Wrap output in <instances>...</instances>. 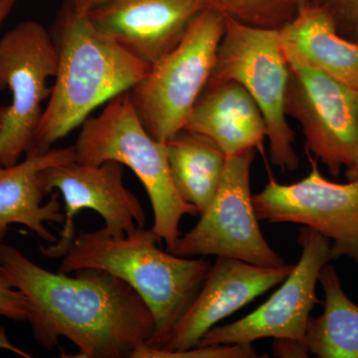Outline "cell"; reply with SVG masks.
<instances>
[{"label": "cell", "mask_w": 358, "mask_h": 358, "mask_svg": "<svg viewBox=\"0 0 358 358\" xmlns=\"http://www.w3.org/2000/svg\"><path fill=\"white\" fill-rule=\"evenodd\" d=\"M81 1L89 10H91V9L95 8L96 6H102V4L106 3L109 0H81Z\"/></svg>", "instance_id": "27"}, {"label": "cell", "mask_w": 358, "mask_h": 358, "mask_svg": "<svg viewBox=\"0 0 358 358\" xmlns=\"http://www.w3.org/2000/svg\"><path fill=\"white\" fill-rule=\"evenodd\" d=\"M299 11L303 10L306 7L310 6L313 0H296Z\"/></svg>", "instance_id": "28"}, {"label": "cell", "mask_w": 358, "mask_h": 358, "mask_svg": "<svg viewBox=\"0 0 358 358\" xmlns=\"http://www.w3.org/2000/svg\"><path fill=\"white\" fill-rule=\"evenodd\" d=\"M310 171L300 181L282 185L270 178L253 195L259 220L301 224L331 241V260L346 257L358 265V179L338 183L322 176L307 152Z\"/></svg>", "instance_id": "10"}, {"label": "cell", "mask_w": 358, "mask_h": 358, "mask_svg": "<svg viewBox=\"0 0 358 358\" xmlns=\"http://www.w3.org/2000/svg\"><path fill=\"white\" fill-rule=\"evenodd\" d=\"M76 162L100 166L115 160L129 167L145 188L154 211L152 231L167 251L176 245L185 215H199L174 187L166 143L155 140L141 124L129 91L110 99L103 112L82 124L74 145Z\"/></svg>", "instance_id": "4"}, {"label": "cell", "mask_w": 358, "mask_h": 358, "mask_svg": "<svg viewBox=\"0 0 358 358\" xmlns=\"http://www.w3.org/2000/svg\"><path fill=\"white\" fill-rule=\"evenodd\" d=\"M58 53L50 32L41 23L27 20L0 39V91L8 89L10 105L0 107V164H18L31 150L56 76Z\"/></svg>", "instance_id": "7"}, {"label": "cell", "mask_w": 358, "mask_h": 358, "mask_svg": "<svg viewBox=\"0 0 358 358\" xmlns=\"http://www.w3.org/2000/svg\"><path fill=\"white\" fill-rule=\"evenodd\" d=\"M334 21L341 36L358 43V0H313Z\"/></svg>", "instance_id": "22"}, {"label": "cell", "mask_w": 358, "mask_h": 358, "mask_svg": "<svg viewBox=\"0 0 358 358\" xmlns=\"http://www.w3.org/2000/svg\"><path fill=\"white\" fill-rule=\"evenodd\" d=\"M187 131L212 141L226 157L262 150L267 127L258 105L234 81L207 84L190 113Z\"/></svg>", "instance_id": "16"}, {"label": "cell", "mask_w": 358, "mask_h": 358, "mask_svg": "<svg viewBox=\"0 0 358 358\" xmlns=\"http://www.w3.org/2000/svg\"><path fill=\"white\" fill-rule=\"evenodd\" d=\"M256 152L250 148L227 157L215 197L169 252L188 258L227 257L261 267L286 265L263 236L254 208L250 174Z\"/></svg>", "instance_id": "9"}, {"label": "cell", "mask_w": 358, "mask_h": 358, "mask_svg": "<svg viewBox=\"0 0 358 358\" xmlns=\"http://www.w3.org/2000/svg\"><path fill=\"white\" fill-rule=\"evenodd\" d=\"M204 0H109L89 11L99 30L152 67L182 40Z\"/></svg>", "instance_id": "14"}, {"label": "cell", "mask_w": 358, "mask_h": 358, "mask_svg": "<svg viewBox=\"0 0 358 358\" xmlns=\"http://www.w3.org/2000/svg\"><path fill=\"white\" fill-rule=\"evenodd\" d=\"M4 277L3 268H2L1 263H0V278Z\"/></svg>", "instance_id": "29"}, {"label": "cell", "mask_w": 358, "mask_h": 358, "mask_svg": "<svg viewBox=\"0 0 358 358\" xmlns=\"http://www.w3.org/2000/svg\"><path fill=\"white\" fill-rule=\"evenodd\" d=\"M73 162H76L74 145L25 155V159L14 166L0 164V245L13 224L24 225L48 244L57 241L45 223H63V206L58 193L52 192L50 199L43 203L48 193L42 173L48 167Z\"/></svg>", "instance_id": "15"}, {"label": "cell", "mask_w": 358, "mask_h": 358, "mask_svg": "<svg viewBox=\"0 0 358 358\" xmlns=\"http://www.w3.org/2000/svg\"><path fill=\"white\" fill-rule=\"evenodd\" d=\"M7 282L24 296L32 336L45 350L64 338L78 358H133L155 334L154 315L140 294L101 268L53 273L10 245H0Z\"/></svg>", "instance_id": "1"}, {"label": "cell", "mask_w": 358, "mask_h": 358, "mask_svg": "<svg viewBox=\"0 0 358 358\" xmlns=\"http://www.w3.org/2000/svg\"><path fill=\"white\" fill-rule=\"evenodd\" d=\"M0 317L16 322H24L27 317L24 296L9 285L6 275L0 278Z\"/></svg>", "instance_id": "23"}, {"label": "cell", "mask_w": 358, "mask_h": 358, "mask_svg": "<svg viewBox=\"0 0 358 358\" xmlns=\"http://www.w3.org/2000/svg\"><path fill=\"white\" fill-rule=\"evenodd\" d=\"M0 348H2V350H9V352H13L15 353V355H20V357H31V355H28L27 352H24V350H20V348H16L15 345H13V343H10L4 327H0Z\"/></svg>", "instance_id": "25"}, {"label": "cell", "mask_w": 358, "mask_h": 358, "mask_svg": "<svg viewBox=\"0 0 358 358\" xmlns=\"http://www.w3.org/2000/svg\"><path fill=\"white\" fill-rule=\"evenodd\" d=\"M124 166L115 160L100 166L77 162L54 166L42 173L48 194L58 190L64 200V221L55 243L41 247V253L50 259L63 258L76 237L75 217L90 209L98 212L108 234L121 237L145 228V209L140 200L124 185Z\"/></svg>", "instance_id": "12"}, {"label": "cell", "mask_w": 358, "mask_h": 358, "mask_svg": "<svg viewBox=\"0 0 358 358\" xmlns=\"http://www.w3.org/2000/svg\"><path fill=\"white\" fill-rule=\"evenodd\" d=\"M152 229L138 228L115 237L105 230L76 235L63 257L60 272L107 271L128 282L147 303L155 322L148 346L159 348L196 298L211 268L203 258L180 257L159 249Z\"/></svg>", "instance_id": "3"}, {"label": "cell", "mask_w": 358, "mask_h": 358, "mask_svg": "<svg viewBox=\"0 0 358 358\" xmlns=\"http://www.w3.org/2000/svg\"><path fill=\"white\" fill-rule=\"evenodd\" d=\"M225 17L266 29H281L299 13L296 0H204Z\"/></svg>", "instance_id": "20"}, {"label": "cell", "mask_w": 358, "mask_h": 358, "mask_svg": "<svg viewBox=\"0 0 358 358\" xmlns=\"http://www.w3.org/2000/svg\"><path fill=\"white\" fill-rule=\"evenodd\" d=\"M257 352L252 345H195L178 352H164L141 346L134 353L133 358H253Z\"/></svg>", "instance_id": "21"}, {"label": "cell", "mask_w": 358, "mask_h": 358, "mask_svg": "<svg viewBox=\"0 0 358 358\" xmlns=\"http://www.w3.org/2000/svg\"><path fill=\"white\" fill-rule=\"evenodd\" d=\"M89 11L81 0H65L59 11L51 33L58 53L55 83L27 154L50 150L94 110L129 91L150 69L99 30Z\"/></svg>", "instance_id": "2"}, {"label": "cell", "mask_w": 358, "mask_h": 358, "mask_svg": "<svg viewBox=\"0 0 358 358\" xmlns=\"http://www.w3.org/2000/svg\"><path fill=\"white\" fill-rule=\"evenodd\" d=\"M225 18V31L207 84L234 81L243 86L265 120L271 164L282 171H296L300 160L285 112L289 64L279 30Z\"/></svg>", "instance_id": "6"}, {"label": "cell", "mask_w": 358, "mask_h": 358, "mask_svg": "<svg viewBox=\"0 0 358 358\" xmlns=\"http://www.w3.org/2000/svg\"><path fill=\"white\" fill-rule=\"evenodd\" d=\"M294 267L291 264L261 267L238 259L217 257L196 298L166 343L157 350L178 352L196 345L219 322L282 284Z\"/></svg>", "instance_id": "13"}, {"label": "cell", "mask_w": 358, "mask_h": 358, "mask_svg": "<svg viewBox=\"0 0 358 358\" xmlns=\"http://www.w3.org/2000/svg\"><path fill=\"white\" fill-rule=\"evenodd\" d=\"M301 258L282 286L246 317L212 327L196 345H252L263 338L307 343V329L320 271L331 261V241L312 228H301Z\"/></svg>", "instance_id": "11"}, {"label": "cell", "mask_w": 358, "mask_h": 358, "mask_svg": "<svg viewBox=\"0 0 358 358\" xmlns=\"http://www.w3.org/2000/svg\"><path fill=\"white\" fill-rule=\"evenodd\" d=\"M319 282L324 294V313L308 320V352L319 358H358V306L346 296L331 264L320 271Z\"/></svg>", "instance_id": "19"}, {"label": "cell", "mask_w": 358, "mask_h": 358, "mask_svg": "<svg viewBox=\"0 0 358 358\" xmlns=\"http://www.w3.org/2000/svg\"><path fill=\"white\" fill-rule=\"evenodd\" d=\"M287 60L358 89V43L341 36L329 14L310 4L279 29Z\"/></svg>", "instance_id": "17"}, {"label": "cell", "mask_w": 358, "mask_h": 358, "mask_svg": "<svg viewBox=\"0 0 358 358\" xmlns=\"http://www.w3.org/2000/svg\"><path fill=\"white\" fill-rule=\"evenodd\" d=\"M285 112L300 124L306 148L338 178L358 179V89L288 61Z\"/></svg>", "instance_id": "8"}, {"label": "cell", "mask_w": 358, "mask_h": 358, "mask_svg": "<svg viewBox=\"0 0 358 358\" xmlns=\"http://www.w3.org/2000/svg\"><path fill=\"white\" fill-rule=\"evenodd\" d=\"M226 18L206 7L185 37L129 90L141 124L155 140L166 143L185 129L210 79Z\"/></svg>", "instance_id": "5"}, {"label": "cell", "mask_w": 358, "mask_h": 358, "mask_svg": "<svg viewBox=\"0 0 358 358\" xmlns=\"http://www.w3.org/2000/svg\"><path fill=\"white\" fill-rule=\"evenodd\" d=\"M166 145L174 187L200 215L215 197L227 157L212 141L185 129Z\"/></svg>", "instance_id": "18"}, {"label": "cell", "mask_w": 358, "mask_h": 358, "mask_svg": "<svg viewBox=\"0 0 358 358\" xmlns=\"http://www.w3.org/2000/svg\"><path fill=\"white\" fill-rule=\"evenodd\" d=\"M17 0H0V25L6 20Z\"/></svg>", "instance_id": "26"}, {"label": "cell", "mask_w": 358, "mask_h": 358, "mask_svg": "<svg viewBox=\"0 0 358 358\" xmlns=\"http://www.w3.org/2000/svg\"><path fill=\"white\" fill-rule=\"evenodd\" d=\"M273 353L279 357H308L310 355L307 343L289 339H274Z\"/></svg>", "instance_id": "24"}]
</instances>
